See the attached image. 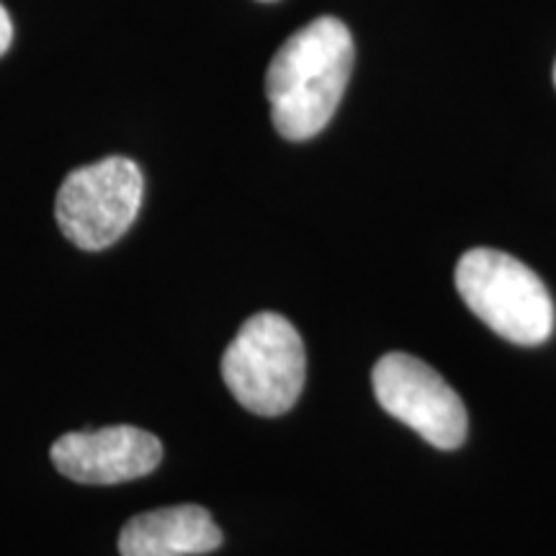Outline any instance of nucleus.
Returning <instances> with one entry per match:
<instances>
[{
	"label": "nucleus",
	"instance_id": "obj_7",
	"mask_svg": "<svg viewBox=\"0 0 556 556\" xmlns=\"http://www.w3.org/2000/svg\"><path fill=\"white\" fill-rule=\"evenodd\" d=\"M222 531L201 505H173L135 516L119 533L122 556H201L222 546Z\"/></svg>",
	"mask_w": 556,
	"mask_h": 556
},
{
	"label": "nucleus",
	"instance_id": "obj_5",
	"mask_svg": "<svg viewBox=\"0 0 556 556\" xmlns=\"http://www.w3.org/2000/svg\"><path fill=\"white\" fill-rule=\"evenodd\" d=\"M379 405L426 438L430 446L451 451L467 438V407L435 368L409 353H387L374 366Z\"/></svg>",
	"mask_w": 556,
	"mask_h": 556
},
{
	"label": "nucleus",
	"instance_id": "obj_1",
	"mask_svg": "<svg viewBox=\"0 0 556 556\" xmlns=\"http://www.w3.org/2000/svg\"><path fill=\"white\" fill-rule=\"evenodd\" d=\"M353 70V37L336 16H319L283 41L266 73L278 135L304 142L328 127Z\"/></svg>",
	"mask_w": 556,
	"mask_h": 556
},
{
	"label": "nucleus",
	"instance_id": "obj_4",
	"mask_svg": "<svg viewBox=\"0 0 556 556\" xmlns=\"http://www.w3.org/2000/svg\"><path fill=\"white\" fill-rule=\"evenodd\" d=\"M142 199L144 178L139 165L114 155L75 168L62 180L54 217L73 245L103 250L135 225Z\"/></svg>",
	"mask_w": 556,
	"mask_h": 556
},
{
	"label": "nucleus",
	"instance_id": "obj_3",
	"mask_svg": "<svg viewBox=\"0 0 556 556\" xmlns=\"http://www.w3.org/2000/svg\"><path fill=\"white\" fill-rule=\"evenodd\" d=\"M456 289L467 307L500 338L539 345L554 330V302L546 283L503 250L475 248L456 266Z\"/></svg>",
	"mask_w": 556,
	"mask_h": 556
},
{
	"label": "nucleus",
	"instance_id": "obj_10",
	"mask_svg": "<svg viewBox=\"0 0 556 556\" xmlns=\"http://www.w3.org/2000/svg\"><path fill=\"white\" fill-rule=\"evenodd\" d=\"M266 3H270V0H266Z\"/></svg>",
	"mask_w": 556,
	"mask_h": 556
},
{
	"label": "nucleus",
	"instance_id": "obj_9",
	"mask_svg": "<svg viewBox=\"0 0 556 556\" xmlns=\"http://www.w3.org/2000/svg\"><path fill=\"white\" fill-rule=\"evenodd\" d=\"M554 83H556V65H554Z\"/></svg>",
	"mask_w": 556,
	"mask_h": 556
},
{
	"label": "nucleus",
	"instance_id": "obj_2",
	"mask_svg": "<svg viewBox=\"0 0 556 556\" xmlns=\"http://www.w3.org/2000/svg\"><path fill=\"white\" fill-rule=\"evenodd\" d=\"M307 377V353L294 325L276 312L245 319L222 356V379L235 400L261 417L296 405Z\"/></svg>",
	"mask_w": 556,
	"mask_h": 556
},
{
	"label": "nucleus",
	"instance_id": "obj_8",
	"mask_svg": "<svg viewBox=\"0 0 556 556\" xmlns=\"http://www.w3.org/2000/svg\"><path fill=\"white\" fill-rule=\"evenodd\" d=\"M11 41H13V24H11V16H9V11H5L3 5H0V58H3V54L9 52Z\"/></svg>",
	"mask_w": 556,
	"mask_h": 556
},
{
	"label": "nucleus",
	"instance_id": "obj_6",
	"mask_svg": "<svg viewBox=\"0 0 556 556\" xmlns=\"http://www.w3.org/2000/svg\"><path fill=\"white\" fill-rule=\"evenodd\" d=\"M52 464L78 484H119L148 477L163 462V443L135 426L65 433L52 443Z\"/></svg>",
	"mask_w": 556,
	"mask_h": 556
}]
</instances>
